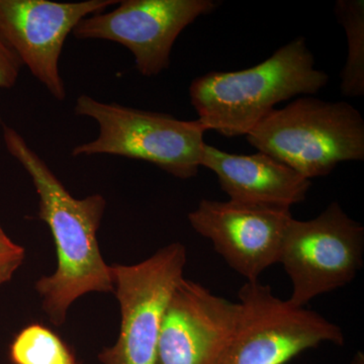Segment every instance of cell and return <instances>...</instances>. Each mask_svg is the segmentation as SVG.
<instances>
[{
	"mask_svg": "<svg viewBox=\"0 0 364 364\" xmlns=\"http://www.w3.org/2000/svg\"><path fill=\"white\" fill-rule=\"evenodd\" d=\"M186 264V247L172 243L142 262L111 265L121 326L116 343L98 353L100 363H156L163 315Z\"/></svg>",
	"mask_w": 364,
	"mask_h": 364,
	"instance_id": "8992f818",
	"label": "cell"
},
{
	"mask_svg": "<svg viewBox=\"0 0 364 364\" xmlns=\"http://www.w3.org/2000/svg\"><path fill=\"white\" fill-rule=\"evenodd\" d=\"M328 81L329 76L316 68L305 38L299 37L252 68L213 71L196 78L189 97L205 130L236 136L247 135L275 105L314 95Z\"/></svg>",
	"mask_w": 364,
	"mask_h": 364,
	"instance_id": "7a4b0ae2",
	"label": "cell"
},
{
	"mask_svg": "<svg viewBox=\"0 0 364 364\" xmlns=\"http://www.w3.org/2000/svg\"><path fill=\"white\" fill-rule=\"evenodd\" d=\"M238 296L240 316L222 364H286L322 343L344 344L339 326L282 301L269 286L247 282Z\"/></svg>",
	"mask_w": 364,
	"mask_h": 364,
	"instance_id": "52a82bcc",
	"label": "cell"
},
{
	"mask_svg": "<svg viewBox=\"0 0 364 364\" xmlns=\"http://www.w3.org/2000/svg\"><path fill=\"white\" fill-rule=\"evenodd\" d=\"M9 359L13 364H78L61 337L38 323L26 326L14 337Z\"/></svg>",
	"mask_w": 364,
	"mask_h": 364,
	"instance_id": "5bb4252c",
	"label": "cell"
},
{
	"mask_svg": "<svg viewBox=\"0 0 364 364\" xmlns=\"http://www.w3.org/2000/svg\"><path fill=\"white\" fill-rule=\"evenodd\" d=\"M291 208L228 200H203L188 214L196 233L212 242L227 264L247 282L279 263Z\"/></svg>",
	"mask_w": 364,
	"mask_h": 364,
	"instance_id": "30bf717a",
	"label": "cell"
},
{
	"mask_svg": "<svg viewBox=\"0 0 364 364\" xmlns=\"http://www.w3.org/2000/svg\"><path fill=\"white\" fill-rule=\"evenodd\" d=\"M250 145L310 181L339 163L364 159V121L344 102L301 97L274 109L252 131Z\"/></svg>",
	"mask_w": 364,
	"mask_h": 364,
	"instance_id": "3957f363",
	"label": "cell"
},
{
	"mask_svg": "<svg viewBox=\"0 0 364 364\" xmlns=\"http://www.w3.org/2000/svg\"><path fill=\"white\" fill-rule=\"evenodd\" d=\"M26 259V249L11 240L0 225V287L14 279Z\"/></svg>",
	"mask_w": 364,
	"mask_h": 364,
	"instance_id": "9a60e30c",
	"label": "cell"
},
{
	"mask_svg": "<svg viewBox=\"0 0 364 364\" xmlns=\"http://www.w3.org/2000/svg\"><path fill=\"white\" fill-rule=\"evenodd\" d=\"M74 114L95 119L98 136L72 149L73 157L114 155L152 163L181 179L198 176L202 166L205 127L169 114L143 111L81 95Z\"/></svg>",
	"mask_w": 364,
	"mask_h": 364,
	"instance_id": "277c9868",
	"label": "cell"
},
{
	"mask_svg": "<svg viewBox=\"0 0 364 364\" xmlns=\"http://www.w3.org/2000/svg\"><path fill=\"white\" fill-rule=\"evenodd\" d=\"M240 310L239 301L183 277L163 315L155 364H222Z\"/></svg>",
	"mask_w": 364,
	"mask_h": 364,
	"instance_id": "8fae6325",
	"label": "cell"
},
{
	"mask_svg": "<svg viewBox=\"0 0 364 364\" xmlns=\"http://www.w3.org/2000/svg\"><path fill=\"white\" fill-rule=\"evenodd\" d=\"M364 228L338 202L310 221L291 220L279 263L293 284L287 301L304 308L313 299L347 286L363 264Z\"/></svg>",
	"mask_w": 364,
	"mask_h": 364,
	"instance_id": "5b68a950",
	"label": "cell"
},
{
	"mask_svg": "<svg viewBox=\"0 0 364 364\" xmlns=\"http://www.w3.org/2000/svg\"><path fill=\"white\" fill-rule=\"evenodd\" d=\"M23 64L13 50L0 38V88L16 85Z\"/></svg>",
	"mask_w": 364,
	"mask_h": 364,
	"instance_id": "2e32d148",
	"label": "cell"
},
{
	"mask_svg": "<svg viewBox=\"0 0 364 364\" xmlns=\"http://www.w3.org/2000/svg\"><path fill=\"white\" fill-rule=\"evenodd\" d=\"M117 4V0L73 4L0 0V38L50 95L63 102L66 90L59 61L67 38L83 18Z\"/></svg>",
	"mask_w": 364,
	"mask_h": 364,
	"instance_id": "9c48e42d",
	"label": "cell"
},
{
	"mask_svg": "<svg viewBox=\"0 0 364 364\" xmlns=\"http://www.w3.org/2000/svg\"><path fill=\"white\" fill-rule=\"evenodd\" d=\"M202 166L217 174L235 202L291 208L306 200L311 188L306 177L262 152L229 154L205 144Z\"/></svg>",
	"mask_w": 364,
	"mask_h": 364,
	"instance_id": "7c38bea8",
	"label": "cell"
},
{
	"mask_svg": "<svg viewBox=\"0 0 364 364\" xmlns=\"http://www.w3.org/2000/svg\"><path fill=\"white\" fill-rule=\"evenodd\" d=\"M1 126L7 152L32 178L40 200L38 215L54 240L56 270L40 277L35 289L52 324L62 326L81 296L114 291L111 265L102 257L97 239L107 200L98 193L85 198L72 196L23 136L6 124Z\"/></svg>",
	"mask_w": 364,
	"mask_h": 364,
	"instance_id": "6da1fadb",
	"label": "cell"
},
{
	"mask_svg": "<svg viewBox=\"0 0 364 364\" xmlns=\"http://www.w3.org/2000/svg\"><path fill=\"white\" fill-rule=\"evenodd\" d=\"M335 14L348 41V56L341 72L340 88L345 97H361L364 93V1L338 0Z\"/></svg>",
	"mask_w": 364,
	"mask_h": 364,
	"instance_id": "4fadbf2b",
	"label": "cell"
},
{
	"mask_svg": "<svg viewBox=\"0 0 364 364\" xmlns=\"http://www.w3.org/2000/svg\"><path fill=\"white\" fill-rule=\"evenodd\" d=\"M109 13L83 18L74 28L79 40H105L128 48L138 71L145 77L170 65L178 36L196 18L213 13L215 0H124Z\"/></svg>",
	"mask_w": 364,
	"mask_h": 364,
	"instance_id": "ba28073f",
	"label": "cell"
}]
</instances>
